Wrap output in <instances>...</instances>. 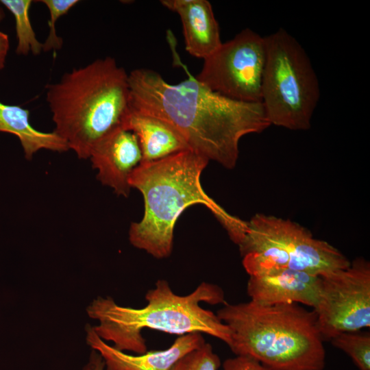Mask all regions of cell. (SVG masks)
<instances>
[{"label": "cell", "instance_id": "cell-23", "mask_svg": "<svg viewBox=\"0 0 370 370\" xmlns=\"http://www.w3.org/2000/svg\"><path fill=\"white\" fill-rule=\"evenodd\" d=\"M5 17V12L3 9L0 6V22L3 20Z\"/></svg>", "mask_w": 370, "mask_h": 370}, {"label": "cell", "instance_id": "cell-18", "mask_svg": "<svg viewBox=\"0 0 370 370\" xmlns=\"http://www.w3.org/2000/svg\"><path fill=\"white\" fill-rule=\"evenodd\" d=\"M221 359L212 345L205 342L177 361L171 370H218Z\"/></svg>", "mask_w": 370, "mask_h": 370}, {"label": "cell", "instance_id": "cell-20", "mask_svg": "<svg viewBox=\"0 0 370 370\" xmlns=\"http://www.w3.org/2000/svg\"><path fill=\"white\" fill-rule=\"evenodd\" d=\"M223 370H273L258 360L246 356H236L226 359L223 363Z\"/></svg>", "mask_w": 370, "mask_h": 370}, {"label": "cell", "instance_id": "cell-16", "mask_svg": "<svg viewBox=\"0 0 370 370\" xmlns=\"http://www.w3.org/2000/svg\"><path fill=\"white\" fill-rule=\"evenodd\" d=\"M14 16L17 38L16 53L26 56L38 55L42 51V43L37 39L29 18L32 0H1Z\"/></svg>", "mask_w": 370, "mask_h": 370}, {"label": "cell", "instance_id": "cell-13", "mask_svg": "<svg viewBox=\"0 0 370 370\" xmlns=\"http://www.w3.org/2000/svg\"><path fill=\"white\" fill-rule=\"evenodd\" d=\"M162 5L177 13L182 21L186 50L207 58L222 44L218 22L207 0H162Z\"/></svg>", "mask_w": 370, "mask_h": 370}, {"label": "cell", "instance_id": "cell-9", "mask_svg": "<svg viewBox=\"0 0 370 370\" xmlns=\"http://www.w3.org/2000/svg\"><path fill=\"white\" fill-rule=\"evenodd\" d=\"M323 341L370 327V263L358 257L345 269L321 276L312 309Z\"/></svg>", "mask_w": 370, "mask_h": 370}, {"label": "cell", "instance_id": "cell-12", "mask_svg": "<svg viewBox=\"0 0 370 370\" xmlns=\"http://www.w3.org/2000/svg\"><path fill=\"white\" fill-rule=\"evenodd\" d=\"M86 341L105 362V370H171L178 360L201 346L206 341L202 334L190 333L179 336L167 349L132 355L108 345L93 330L85 327Z\"/></svg>", "mask_w": 370, "mask_h": 370}, {"label": "cell", "instance_id": "cell-14", "mask_svg": "<svg viewBox=\"0 0 370 370\" xmlns=\"http://www.w3.org/2000/svg\"><path fill=\"white\" fill-rule=\"evenodd\" d=\"M124 128L136 135L142 152L141 162L191 150L186 138L173 125L152 114L130 109Z\"/></svg>", "mask_w": 370, "mask_h": 370}, {"label": "cell", "instance_id": "cell-6", "mask_svg": "<svg viewBox=\"0 0 370 370\" xmlns=\"http://www.w3.org/2000/svg\"><path fill=\"white\" fill-rule=\"evenodd\" d=\"M238 245L249 276L281 269L321 276L347 268L351 262L338 249L314 238L301 225L264 214H256L246 221Z\"/></svg>", "mask_w": 370, "mask_h": 370}, {"label": "cell", "instance_id": "cell-19", "mask_svg": "<svg viewBox=\"0 0 370 370\" xmlns=\"http://www.w3.org/2000/svg\"><path fill=\"white\" fill-rule=\"evenodd\" d=\"M49 11L50 18L48 21L49 33L45 42L42 43V51L48 52L62 48V39L56 34V23L58 19L66 14L73 6L79 3L78 0H41Z\"/></svg>", "mask_w": 370, "mask_h": 370}, {"label": "cell", "instance_id": "cell-8", "mask_svg": "<svg viewBox=\"0 0 370 370\" xmlns=\"http://www.w3.org/2000/svg\"><path fill=\"white\" fill-rule=\"evenodd\" d=\"M264 36L246 28L209 57L196 79L212 90L230 99L261 102L266 62Z\"/></svg>", "mask_w": 370, "mask_h": 370}, {"label": "cell", "instance_id": "cell-21", "mask_svg": "<svg viewBox=\"0 0 370 370\" xmlns=\"http://www.w3.org/2000/svg\"><path fill=\"white\" fill-rule=\"evenodd\" d=\"M82 370H105V362L101 355L91 349L88 361Z\"/></svg>", "mask_w": 370, "mask_h": 370}, {"label": "cell", "instance_id": "cell-22", "mask_svg": "<svg viewBox=\"0 0 370 370\" xmlns=\"http://www.w3.org/2000/svg\"><path fill=\"white\" fill-rule=\"evenodd\" d=\"M10 48L8 36L0 31V70L5 66V59Z\"/></svg>", "mask_w": 370, "mask_h": 370}, {"label": "cell", "instance_id": "cell-7", "mask_svg": "<svg viewBox=\"0 0 370 370\" xmlns=\"http://www.w3.org/2000/svg\"><path fill=\"white\" fill-rule=\"evenodd\" d=\"M266 62L261 103L270 125L308 130L320 97L319 84L306 52L284 29L264 36Z\"/></svg>", "mask_w": 370, "mask_h": 370}, {"label": "cell", "instance_id": "cell-5", "mask_svg": "<svg viewBox=\"0 0 370 370\" xmlns=\"http://www.w3.org/2000/svg\"><path fill=\"white\" fill-rule=\"evenodd\" d=\"M231 331L229 347L273 370H323L325 352L314 311L298 304L225 303L217 312Z\"/></svg>", "mask_w": 370, "mask_h": 370}, {"label": "cell", "instance_id": "cell-2", "mask_svg": "<svg viewBox=\"0 0 370 370\" xmlns=\"http://www.w3.org/2000/svg\"><path fill=\"white\" fill-rule=\"evenodd\" d=\"M209 160L192 150L164 158L141 162L131 173L129 184L143 195V219L132 223L131 244L156 258L169 257L172 251L177 219L195 204L207 207L222 223L231 240L241 237L245 221L230 215L204 190L201 175Z\"/></svg>", "mask_w": 370, "mask_h": 370}, {"label": "cell", "instance_id": "cell-17", "mask_svg": "<svg viewBox=\"0 0 370 370\" xmlns=\"http://www.w3.org/2000/svg\"><path fill=\"white\" fill-rule=\"evenodd\" d=\"M333 346L346 353L360 370H370L369 332L341 333L330 340Z\"/></svg>", "mask_w": 370, "mask_h": 370}, {"label": "cell", "instance_id": "cell-11", "mask_svg": "<svg viewBox=\"0 0 370 370\" xmlns=\"http://www.w3.org/2000/svg\"><path fill=\"white\" fill-rule=\"evenodd\" d=\"M320 286V275L281 269L249 275L247 293L251 301L262 304H302L314 309Z\"/></svg>", "mask_w": 370, "mask_h": 370}, {"label": "cell", "instance_id": "cell-4", "mask_svg": "<svg viewBox=\"0 0 370 370\" xmlns=\"http://www.w3.org/2000/svg\"><path fill=\"white\" fill-rule=\"evenodd\" d=\"M46 88L53 132L79 159L89 158L103 138L124 127L130 111L128 74L113 58L74 68Z\"/></svg>", "mask_w": 370, "mask_h": 370}, {"label": "cell", "instance_id": "cell-3", "mask_svg": "<svg viewBox=\"0 0 370 370\" xmlns=\"http://www.w3.org/2000/svg\"><path fill=\"white\" fill-rule=\"evenodd\" d=\"M147 304L134 308L117 304L109 296H98L86 308L88 316L97 320L92 326L104 341L114 343L122 352L137 354L147 352L144 329H151L171 334L184 335L199 332L223 341L228 346L231 331L213 312L203 308L200 303L225 304L223 289L217 284L202 282L186 295L175 293L169 282L159 280L146 295Z\"/></svg>", "mask_w": 370, "mask_h": 370}, {"label": "cell", "instance_id": "cell-10", "mask_svg": "<svg viewBox=\"0 0 370 370\" xmlns=\"http://www.w3.org/2000/svg\"><path fill=\"white\" fill-rule=\"evenodd\" d=\"M89 158L103 185L117 195H129L130 176L142 162L138 140L133 132L124 127L114 130L97 144Z\"/></svg>", "mask_w": 370, "mask_h": 370}, {"label": "cell", "instance_id": "cell-1", "mask_svg": "<svg viewBox=\"0 0 370 370\" xmlns=\"http://www.w3.org/2000/svg\"><path fill=\"white\" fill-rule=\"evenodd\" d=\"M186 71V79L171 84L151 69L132 71L130 109L166 121L184 136L192 151L233 169L241 138L271 125L264 107L261 102L226 97Z\"/></svg>", "mask_w": 370, "mask_h": 370}, {"label": "cell", "instance_id": "cell-15", "mask_svg": "<svg viewBox=\"0 0 370 370\" xmlns=\"http://www.w3.org/2000/svg\"><path fill=\"white\" fill-rule=\"evenodd\" d=\"M29 118L28 110L0 101V132L12 134L19 139L27 160H32L40 149L57 152L69 149L66 143L56 133L35 129Z\"/></svg>", "mask_w": 370, "mask_h": 370}]
</instances>
